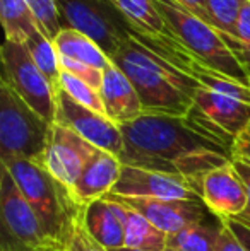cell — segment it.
I'll use <instances>...</instances> for the list:
<instances>
[{"label": "cell", "instance_id": "6da1fadb", "mask_svg": "<svg viewBox=\"0 0 250 251\" xmlns=\"http://www.w3.org/2000/svg\"><path fill=\"white\" fill-rule=\"evenodd\" d=\"M124 151L120 162L189 179L199 193L207 173L233 161V149L211 135L189 116L140 115L120 126Z\"/></svg>", "mask_w": 250, "mask_h": 251}, {"label": "cell", "instance_id": "4fadbf2b", "mask_svg": "<svg viewBox=\"0 0 250 251\" xmlns=\"http://www.w3.org/2000/svg\"><path fill=\"white\" fill-rule=\"evenodd\" d=\"M115 197V195H111ZM129 208L139 212L165 234H175L189 226L207 221L211 214L202 200H161V199H124L115 197Z\"/></svg>", "mask_w": 250, "mask_h": 251}, {"label": "cell", "instance_id": "5b68a950", "mask_svg": "<svg viewBox=\"0 0 250 251\" xmlns=\"http://www.w3.org/2000/svg\"><path fill=\"white\" fill-rule=\"evenodd\" d=\"M52 126L0 80V164L16 159L41 164Z\"/></svg>", "mask_w": 250, "mask_h": 251}, {"label": "cell", "instance_id": "30bf717a", "mask_svg": "<svg viewBox=\"0 0 250 251\" xmlns=\"http://www.w3.org/2000/svg\"><path fill=\"white\" fill-rule=\"evenodd\" d=\"M57 111L55 123L74 130L77 135L101 151L120 157L124 151V133L117 123L108 116L79 104L63 89L57 91Z\"/></svg>", "mask_w": 250, "mask_h": 251}, {"label": "cell", "instance_id": "44dd1931", "mask_svg": "<svg viewBox=\"0 0 250 251\" xmlns=\"http://www.w3.org/2000/svg\"><path fill=\"white\" fill-rule=\"evenodd\" d=\"M221 221L218 224H207V221L189 226L175 234L168 236L167 248L175 251H214L220 234Z\"/></svg>", "mask_w": 250, "mask_h": 251}, {"label": "cell", "instance_id": "ac0fdd59", "mask_svg": "<svg viewBox=\"0 0 250 251\" xmlns=\"http://www.w3.org/2000/svg\"><path fill=\"white\" fill-rule=\"evenodd\" d=\"M54 45L58 51V56L86 63L94 69L105 70L111 63V60L91 38L76 29H62L54 40Z\"/></svg>", "mask_w": 250, "mask_h": 251}, {"label": "cell", "instance_id": "277c9868", "mask_svg": "<svg viewBox=\"0 0 250 251\" xmlns=\"http://www.w3.org/2000/svg\"><path fill=\"white\" fill-rule=\"evenodd\" d=\"M153 2L177 40L202 65L250 86V79L242 69L240 62L230 50L223 36L213 26L178 5L175 0H153Z\"/></svg>", "mask_w": 250, "mask_h": 251}, {"label": "cell", "instance_id": "7c38bea8", "mask_svg": "<svg viewBox=\"0 0 250 251\" xmlns=\"http://www.w3.org/2000/svg\"><path fill=\"white\" fill-rule=\"evenodd\" d=\"M96 152L98 147L84 140L74 130L54 123L41 164L48 169V173L55 179L70 188Z\"/></svg>", "mask_w": 250, "mask_h": 251}, {"label": "cell", "instance_id": "7a4b0ae2", "mask_svg": "<svg viewBox=\"0 0 250 251\" xmlns=\"http://www.w3.org/2000/svg\"><path fill=\"white\" fill-rule=\"evenodd\" d=\"M110 60L130 79L146 115L184 118L202 87L199 80L139 38H130Z\"/></svg>", "mask_w": 250, "mask_h": 251}, {"label": "cell", "instance_id": "ffe728a7", "mask_svg": "<svg viewBox=\"0 0 250 251\" xmlns=\"http://www.w3.org/2000/svg\"><path fill=\"white\" fill-rule=\"evenodd\" d=\"M167 243H168V234H165L156 226L151 224L139 212L127 207V227H125L127 248L165 251L167 250Z\"/></svg>", "mask_w": 250, "mask_h": 251}, {"label": "cell", "instance_id": "d6986e66", "mask_svg": "<svg viewBox=\"0 0 250 251\" xmlns=\"http://www.w3.org/2000/svg\"><path fill=\"white\" fill-rule=\"evenodd\" d=\"M0 19L7 41L26 43L40 27L26 0H0Z\"/></svg>", "mask_w": 250, "mask_h": 251}, {"label": "cell", "instance_id": "3957f363", "mask_svg": "<svg viewBox=\"0 0 250 251\" xmlns=\"http://www.w3.org/2000/svg\"><path fill=\"white\" fill-rule=\"evenodd\" d=\"M14 181L40 217L45 231L60 245L72 215L79 210L69 195V188L48 173L43 164L26 159L3 162Z\"/></svg>", "mask_w": 250, "mask_h": 251}, {"label": "cell", "instance_id": "484cf974", "mask_svg": "<svg viewBox=\"0 0 250 251\" xmlns=\"http://www.w3.org/2000/svg\"><path fill=\"white\" fill-rule=\"evenodd\" d=\"M230 50L240 62L242 69L250 79V0H245L237 26V38L230 45Z\"/></svg>", "mask_w": 250, "mask_h": 251}, {"label": "cell", "instance_id": "f1b7e54d", "mask_svg": "<svg viewBox=\"0 0 250 251\" xmlns=\"http://www.w3.org/2000/svg\"><path fill=\"white\" fill-rule=\"evenodd\" d=\"M214 251H247V250L242 245L240 239L237 238V234L221 221L220 234H218V241H216Z\"/></svg>", "mask_w": 250, "mask_h": 251}, {"label": "cell", "instance_id": "8fae6325", "mask_svg": "<svg viewBox=\"0 0 250 251\" xmlns=\"http://www.w3.org/2000/svg\"><path fill=\"white\" fill-rule=\"evenodd\" d=\"M110 195L124 199L200 200L192 183L182 176L125 164H122L120 178Z\"/></svg>", "mask_w": 250, "mask_h": 251}, {"label": "cell", "instance_id": "836d02e7", "mask_svg": "<svg viewBox=\"0 0 250 251\" xmlns=\"http://www.w3.org/2000/svg\"><path fill=\"white\" fill-rule=\"evenodd\" d=\"M43 251H65V248H63L62 245H55V246H52V248H47Z\"/></svg>", "mask_w": 250, "mask_h": 251}, {"label": "cell", "instance_id": "4dcf8cb0", "mask_svg": "<svg viewBox=\"0 0 250 251\" xmlns=\"http://www.w3.org/2000/svg\"><path fill=\"white\" fill-rule=\"evenodd\" d=\"M231 231L237 234V238L242 241V245L245 246V250L250 251V226L245 222L238 221V219H221Z\"/></svg>", "mask_w": 250, "mask_h": 251}, {"label": "cell", "instance_id": "cb8c5ba5", "mask_svg": "<svg viewBox=\"0 0 250 251\" xmlns=\"http://www.w3.org/2000/svg\"><path fill=\"white\" fill-rule=\"evenodd\" d=\"M60 245L65 248V251H110L103 248L87 232L86 224H84V208H79L72 215Z\"/></svg>", "mask_w": 250, "mask_h": 251}, {"label": "cell", "instance_id": "f546056e", "mask_svg": "<svg viewBox=\"0 0 250 251\" xmlns=\"http://www.w3.org/2000/svg\"><path fill=\"white\" fill-rule=\"evenodd\" d=\"M231 164H233V168L237 169V173L240 175L242 181H244L245 188H247V207H245V210L242 212V215H238V221L245 222V224L250 226V162L244 161V159H238V157H233V161H231Z\"/></svg>", "mask_w": 250, "mask_h": 251}, {"label": "cell", "instance_id": "5bb4252c", "mask_svg": "<svg viewBox=\"0 0 250 251\" xmlns=\"http://www.w3.org/2000/svg\"><path fill=\"white\" fill-rule=\"evenodd\" d=\"M199 197L216 219H235L247 207V188L233 164L207 173L199 183Z\"/></svg>", "mask_w": 250, "mask_h": 251}, {"label": "cell", "instance_id": "7402d4cb", "mask_svg": "<svg viewBox=\"0 0 250 251\" xmlns=\"http://www.w3.org/2000/svg\"><path fill=\"white\" fill-rule=\"evenodd\" d=\"M26 47V50L29 51L33 62L38 65V69L45 74L50 84L55 87V89H60V56H58V51L55 48L54 41L43 34L40 29L26 41L23 43Z\"/></svg>", "mask_w": 250, "mask_h": 251}, {"label": "cell", "instance_id": "8992f818", "mask_svg": "<svg viewBox=\"0 0 250 251\" xmlns=\"http://www.w3.org/2000/svg\"><path fill=\"white\" fill-rule=\"evenodd\" d=\"M62 29H76L94 41L108 58L132 38L134 27L113 0H57Z\"/></svg>", "mask_w": 250, "mask_h": 251}, {"label": "cell", "instance_id": "e0dca14e", "mask_svg": "<svg viewBox=\"0 0 250 251\" xmlns=\"http://www.w3.org/2000/svg\"><path fill=\"white\" fill-rule=\"evenodd\" d=\"M100 94L105 106V115L118 126L134 122L140 115H144L136 87L132 86L129 77L113 63H110L103 70Z\"/></svg>", "mask_w": 250, "mask_h": 251}, {"label": "cell", "instance_id": "9c48e42d", "mask_svg": "<svg viewBox=\"0 0 250 251\" xmlns=\"http://www.w3.org/2000/svg\"><path fill=\"white\" fill-rule=\"evenodd\" d=\"M187 116L233 149L235 140L250 126V104L200 87Z\"/></svg>", "mask_w": 250, "mask_h": 251}, {"label": "cell", "instance_id": "d6a6232c", "mask_svg": "<svg viewBox=\"0 0 250 251\" xmlns=\"http://www.w3.org/2000/svg\"><path fill=\"white\" fill-rule=\"evenodd\" d=\"M233 157L244 159V161L250 162V126L235 140L233 146Z\"/></svg>", "mask_w": 250, "mask_h": 251}, {"label": "cell", "instance_id": "ba28073f", "mask_svg": "<svg viewBox=\"0 0 250 251\" xmlns=\"http://www.w3.org/2000/svg\"><path fill=\"white\" fill-rule=\"evenodd\" d=\"M2 82L33 108L48 123H55L57 91L33 62L23 43L3 41L2 45Z\"/></svg>", "mask_w": 250, "mask_h": 251}, {"label": "cell", "instance_id": "d590c367", "mask_svg": "<svg viewBox=\"0 0 250 251\" xmlns=\"http://www.w3.org/2000/svg\"><path fill=\"white\" fill-rule=\"evenodd\" d=\"M165 251H175V250H171V248H167V250H165Z\"/></svg>", "mask_w": 250, "mask_h": 251}, {"label": "cell", "instance_id": "e575fe53", "mask_svg": "<svg viewBox=\"0 0 250 251\" xmlns=\"http://www.w3.org/2000/svg\"><path fill=\"white\" fill-rule=\"evenodd\" d=\"M111 251H149V250H134V248H127V246H124V248H118V250H111Z\"/></svg>", "mask_w": 250, "mask_h": 251}, {"label": "cell", "instance_id": "52a82bcc", "mask_svg": "<svg viewBox=\"0 0 250 251\" xmlns=\"http://www.w3.org/2000/svg\"><path fill=\"white\" fill-rule=\"evenodd\" d=\"M55 245L12 175L0 166V251H43Z\"/></svg>", "mask_w": 250, "mask_h": 251}, {"label": "cell", "instance_id": "1f68e13d", "mask_svg": "<svg viewBox=\"0 0 250 251\" xmlns=\"http://www.w3.org/2000/svg\"><path fill=\"white\" fill-rule=\"evenodd\" d=\"M175 2L184 7V9H187L189 12H192L194 16H197L199 19H202L206 24H209V17H207V10H206V0H175Z\"/></svg>", "mask_w": 250, "mask_h": 251}, {"label": "cell", "instance_id": "9a60e30c", "mask_svg": "<svg viewBox=\"0 0 250 251\" xmlns=\"http://www.w3.org/2000/svg\"><path fill=\"white\" fill-rule=\"evenodd\" d=\"M120 171L122 162L117 155L98 149L77 181L69 188L70 199L81 208H86L93 201L105 199L113 192L120 178Z\"/></svg>", "mask_w": 250, "mask_h": 251}, {"label": "cell", "instance_id": "d4e9b609", "mask_svg": "<svg viewBox=\"0 0 250 251\" xmlns=\"http://www.w3.org/2000/svg\"><path fill=\"white\" fill-rule=\"evenodd\" d=\"M60 89L65 91V93L69 94L72 100H76L79 104L105 115V106H103V101H101V94L98 93L96 89H93L89 84L77 79V77H74L72 74L65 72V70H62V74H60Z\"/></svg>", "mask_w": 250, "mask_h": 251}, {"label": "cell", "instance_id": "603a6c76", "mask_svg": "<svg viewBox=\"0 0 250 251\" xmlns=\"http://www.w3.org/2000/svg\"><path fill=\"white\" fill-rule=\"evenodd\" d=\"M245 0H206L209 24L230 47L237 38V26Z\"/></svg>", "mask_w": 250, "mask_h": 251}, {"label": "cell", "instance_id": "2e32d148", "mask_svg": "<svg viewBox=\"0 0 250 251\" xmlns=\"http://www.w3.org/2000/svg\"><path fill=\"white\" fill-rule=\"evenodd\" d=\"M86 229L103 248L118 250L125 246L127 207L115 197L93 201L84 208Z\"/></svg>", "mask_w": 250, "mask_h": 251}, {"label": "cell", "instance_id": "83f0119b", "mask_svg": "<svg viewBox=\"0 0 250 251\" xmlns=\"http://www.w3.org/2000/svg\"><path fill=\"white\" fill-rule=\"evenodd\" d=\"M60 69L72 74L77 79L84 80V82L89 84L93 89H96L98 93H100L101 82H103V70L94 69V67L86 65V63L76 62V60L65 58V56H60Z\"/></svg>", "mask_w": 250, "mask_h": 251}, {"label": "cell", "instance_id": "4316f807", "mask_svg": "<svg viewBox=\"0 0 250 251\" xmlns=\"http://www.w3.org/2000/svg\"><path fill=\"white\" fill-rule=\"evenodd\" d=\"M38 21V27L52 41L62 31L57 12V0H26Z\"/></svg>", "mask_w": 250, "mask_h": 251}]
</instances>
